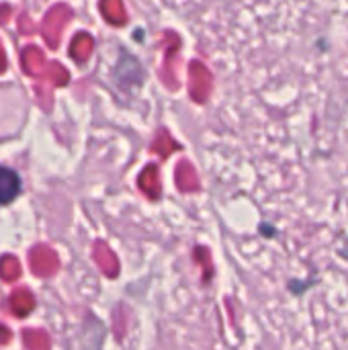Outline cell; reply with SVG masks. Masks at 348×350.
Segmentation results:
<instances>
[{
    "instance_id": "1",
    "label": "cell",
    "mask_w": 348,
    "mask_h": 350,
    "mask_svg": "<svg viewBox=\"0 0 348 350\" xmlns=\"http://www.w3.org/2000/svg\"><path fill=\"white\" fill-rule=\"evenodd\" d=\"M70 18H72V8L68 4H55L53 8L47 10V14L43 16V23H41V33L49 47L59 45L62 31Z\"/></svg>"
},
{
    "instance_id": "2",
    "label": "cell",
    "mask_w": 348,
    "mask_h": 350,
    "mask_svg": "<svg viewBox=\"0 0 348 350\" xmlns=\"http://www.w3.org/2000/svg\"><path fill=\"white\" fill-rule=\"evenodd\" d=\"M29 265H31V271L33 275L45 279V277H51L57 273L59 269V258H57V252L47 246V244H37L35 248H31L29 252Z\"/></svg>"
},
{
    "instance_id": "3",
    "label": "cell",
    "mask_w": 348,
    "mask_h": 350,
    "mask_svg": "<svg viewBox=\"0 0 348 350\" xmlns=\"http://www.w3.org/2000/svg\"><path fill=\"white\" fill-rule=\"evenodd\" d=\"M211 90V74L201 62H193L189 66V92L195 100L203 103Z\"/></svg>"
},
{
    "instance_id": "4",
    "label": "cell",
    "mask_w": 348,
    "mask_h": 350,
    "mask_svg": "<svg viewBox=\"0 0 348 350\" xmlns=\"http://www.w3.org/2000/svg\"><path fill=\"white\" fill-rule=\"evenodd\" d=\"M92 258H94L96 267L103 271V275H107L109 279L119 275V260H117V256L113 254V250L105 242H94Z\"/></svg>"
},
{
    "instance_id": "5",
    "label": "cell",
    "mask_w": 348,
    "mask_h": 350,
    "mask_svg": "<svg viewBox=\"0 0 348 350\" xmlns=\"http://www.w3.org/2000/svg\"><path fill=\"white\" fill-rule=\"evenodd\" d=\"M21 62H23V70L31 76H41L47 68V59H45L43 51L35 45H27L23 49Z\"/></svg>"
},
{
    "instance_id": "6",
    "label": "cell",
    "mask_w": 348,
    "mask_h": 350,
    "mask_svg": "<svg viewBox=\"0 0 348 350\" xmlns=\"http://www.w3.org/2000/svg\"><path fill=\"white\" fill-rule=\"evenodd\" d=\"M174 180H176L178 191H183V193H193V191L199 189L197 172H195V168H193V164H191L189 160H180V162L176 164Z\"/></svg>"
},
{
    "instance_id": "7",
    "label": "cell",
    "mask_w": 348,
    "mask_h": 350,
    "mask_svg": "<svg viewBox=\"0 0 348 350\" xmlns=\"http://www.w3.org/2000/svg\"><path fill=\"white\" fill-rule=\"evenodd\" d=\"M21 193V178L10 168H0V205L10 203Z\"/></svg>"
},
{
    "instance_id": "8",
    "label": "cell",
    "mask_w": 348,
    "mask_h": 350,
    "mask_svg": "<svg viewBox=\"0 0 348 350\" xmlns=\"http://www.w3.org/2000/svg\"><path fill=\"white\" fill-rule=\"evenodd\" d=\"M137 185H139V189L144 191V195H148L150 199H158L160 193H162L158 166H154V164L146 166V168L142 170L139 178H137Z\"/></svg>"
},
{
    "instance_id": "9",
    "label": "cell",
    "mask_w": 348,
    "mask_h": 350,
    "mask_svg": "<svg viewBox=\"0 0 348 350\" xmlns=\"http://www.w3.org/2000/svg\"><path fill=\"white\" fill-rule=\"evenodd\" d=\"M8 308L14 316L25 318L33 312L35 308V297L31 295V291L27 287H18L16 291H12L10 299H8Z\"/></svg>"
},
{
    "instance_id": "10",
    "label": "cell",
    "mask_w": 348,
    "mask_h": 350,
    "mask_svg": "<svg viewBox=\"0 0 348 350\" xmlns=\"http://www.w3.org/2000/svg\"><path fill=\"white\" fill-rule=\"evenodd\" d=\"M92 47H94V39L88 35V33H78L72 43H70V55L76 59V62H86L92 53Z\"/></svg>"
},
{
    "instance_id": "11",
    "label": "cell",
    "mask_w": 348,
    "mask_h": 350,
    "mask_svg": "<svg viewBox=\"0 0 348 350\" xmlns=\"http://www.w3.org/2000/svg\"><path fill=\"white\" fill-rule=\"evenodd\" d=\"M101 12L111 25H125L127 12L121 0H101Z\"/></svg>"
},
{
    "instance_id": "12",
    "label": "cell",
    "mask_w": 348,
    "mask_h": 350,
    "mask_svg": "<svg viewBox=\"0 0 348 350\" xmlns=\"http://www.w3.org/2000/svg\"><path fill=\"white\" fill-rule=\"evenodd\" d=\"M150 150L154 154H158L160 158H168L174 150H178V144L170 137V133L166 129H158L156 135H154V142H152Z\"/></svg>"
},
{
    "instance_id": "13",
    "label": "cell",
    "mask_w": 348,
    "mask_h": 350,
    "mask_svg": "<svg viewBox=\"0 0 348 350\" xmlns=\"http://www.w3.org/2000/svg\"><path fill=\"white\" fill-rule=\"evenodd\" d=\"M41 80H47L51 86H66L70 80V74L59 62H51V64H47L45 72L41 74Z\"/></svg>"
},
{
    "instance_id": "14",
    "label": "cell",
    "mask_w": 348,
    "mask_h": 350,
    "mask_svg": "<svg viewBox=\"0 0 348 350\" xmlns=\"http://www.w3.org/2000/svg\"><path fill=\"white\" fill-rule=\"evenodd\" d=\"M18 277H21V262L12 254L2 256L0 258V279L4 283H14Z\"/></svg>"
},
{
    "instance_id": "15",
    "label": "cell",
    "mask_w": 348,
    "mask_h": 350,
    "mask_svg": "<svg viewBox=\"0 0 348 350\" xmlns=\"http://www.w3.org/2000/svg\"><path fill=\"white\" fill-rule=\"evenodd\" d=\"M23 342H25L27 350H49V347H51L49 336L43 330H25Z\"/></svg>"
},
{
    "instance_id": "16",
    "label": "cell",
    "mask_w": 348,
    "mask_h": 350,
    "mask_svg": "<svg viewBox=\"0 0 348 350\" xmlns=\"http://www.w3.org/2000/svg\"><path fill=\"white\" fill-rule=\"evenodd\" d=\"M35 98H37V105L43 111L51 109L53 98H51V84L47 80H37V84H35Z\"/></svg>"
},
{
    "instance_id": "17",
    "label": "cell",
    "mask_w": 348,
    "mask_h": 350,
    "mask_svg": "<svg viewBox=\"0 0 348 350\" xmlns=\"http://www.w3.org/2000/svg\"><path fill=\"white\" fill-rule=\"evenodd\" d=\"M176 47H178V39L174 37L172 39V45H170V51H168V57L164 59V70H162V80L168 88H176V78H174V64H172V53H176Z\"/></svg>"
},
{
    "instance_id": "18",
    "label": "cell",
    "mask_w": 348,
    "mask_h": 350,
    "mask_svg": "<svg viewBox=\"0 0 348 350\" xmlns=\"http://www.w3.org/2000/svg\"><path fill=\"white\" fill-rule=\"evenodd\" d=\"M18 31L23 33V35H31V33H35V25H33V21L23 12V14H18Z\"/></svg>"
},
{
    "instance_id": "19",
    "label": "cell",
    "mask_w": 348,
    "mask_h": 350,
    "mask_svg": "<svg viewBox=\"0 0 348 350\" xmlns=\"http://www.w3.org/2000/svg\"><path fill=\"white\" fill-rule=\"evenodd\" d=\"M8 14H10V6H0V25H6L8 23Z\"/></svg>"
},
{
    "instance_id": "20",
    "label": "cell",
    "mask_w": 348,
    "mask_h": 350,
    "mask_svg": "<svg viewBox=\"0 0 348 350\" xmlns=\"http://www.w3.org/2000/svg\"><path fill=\"white\" fill-rule=\"evenodd\" d=\"M10 340V330L6 326H0V345H6Z\"/></svg>"
},
{
    "instance_id": "21",
    "label": "cell",
    "mask_w": 348,
    "mask_h": 350,
    "mask_svg": "<svg viewBox=\"0 0 348 350\" xmlns=\"http://www.w3.org/2000/svg\"><path fill=\"white\" fill-rule=\"evenodd\" d=\"M6 70V55H4V49H2V43H0V72Z\"/></svg>"
}]
</instances>
